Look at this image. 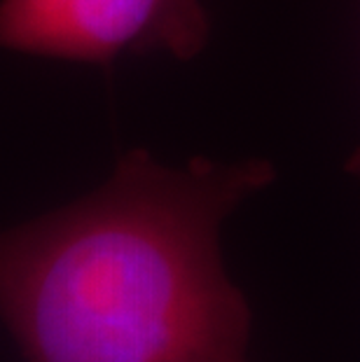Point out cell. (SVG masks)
I'll list each match as a JSON object with an SVG mask.
<instances>
[{
  "label": "cell",
  "instance_id": "cell-1",
  "mask_svg": "<svg viewBox=\"0 0 360 362\" xmlns=\"http://www.w3.org/2000/svg\"><path fill=\"white\" fill-rule=\"evenodd\" d=\"M274 178L255 157L124 152L101 187L0 232V322L26 362H250L220 229Z\"/></svg>",
  "mask_w": 360,
  "mask_h": 362
},
{
  "label": "cell",
  "instance_id": "cell-3",
  "mask_svg": "<svg viewBox=\"0 0 360 362\" xmlns=\"http://www.w3.org/2000/svg\"><path fill=\"white\" fill-rule=\"evenodd\" d=\"M347 171H349V173H354L356 178L360 180V150H356L354 155L349 157V161H347Z\"/></svg>",
  "mask_w": 360,
  "mask_h": 362
},
{
  "label": "cell",
  "instance_id": "cell-2",
  "mask_svg": "<svg viewBox=\"0 0 360 362\" xmlns=\"http://www.w3.org/2000/svg\"><path fill=\"white\" fill-rule=\"evenodd\" d=\"M211 37L204 0H0V49L108 66L124 54L190 61Z\"/></svg>",
  "mask_w": 360,
  "mask_h": 362
}]
</instances>
